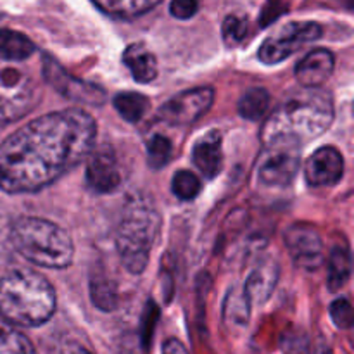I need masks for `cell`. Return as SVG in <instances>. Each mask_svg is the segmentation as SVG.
Instances as JSON below:
<instances>
[{
    "label": "cell",
    "mask_w": 354,
    "mask_h": 354,
    "mask_svg": "<svg viewBox=\"0 0 354 354\" xmlns=\"http://www.w3.org/2000/svg\"><path fill=\"white\" fill-rule=\"evenodd\" d=\"M97 127L82 109L44 114L0 145V189L37 192L90 154Z\"/></svg>",
    "instance_id": "1"
},
{
    "label": "cell",
    "mask_w": 354,
    "mask_h": 354,
    "mask_svg": "<svg viewBox=\"0 0 354 354\" xmlns=\"http://www.w3.org/2000/svg\"><path fill=\"white\" fill-rule=\"evenodd\" d=\"M334 121V102L330 93L313 86L290 95L280 104L263 124V145L277 142L306 144L320 137Z\"/></svg>",
    "instance_id": "2"
},
{
    "label": "cell",
    "mask_w": 354,
    "mask_h": 354,
    "mask_svg": "<svg viewBox=\"0 0 354 354\" xmlns=\"http://www.w3.org/2000/svg\"><path fill=\"white\" fill-rule=\"evenodd\" d=\"M55 311L54 287L37 272L12 266L0 272V318L16 327H40Z\"/></svg>",
    "instance_id": "3"
},
{
    "label": "cell",
    "mask_w": 354,
    "mask_h": 354,
    "mask_svg": "<svg viewBox=\"0 0 354 354\" xmlns=\"http://www.w3.org/2000/svg\"><path fill=\"white\" fill-rule=\"evenodd\" d=\"M10 244L23 258L44 268H66L75 254L68 232L44 218L28 216L14 221Z\"/></svg>",
    "instance_id": "4"
},
{
    "label": "cell",
    "mask_w": 354,
    "mask_h": 354,
    "mask_svg": "<svg viewBox=\"0 0 354 354\" xmlns=\"http://www.w3.org/2000/svg\"><path fill=\"white\" fill-rule=\"evenodd\" d=\"M161 230V216L151 203L133 199L124 206L116 230V248L124 268L140 275Z\"/></svg>",
    "instance_id": "5"
},
{
    "label": "cell",
    "mask_w": 354,
    "mask_h": 354,
    "mask_svg": "<svg viewBox=\"0 0 354 354\" xmlns=\"http://www.w3.org/2000/svg\"><path fill=\"white\" fill-rule=\"evenodd\" d=\"M38 99L33 76L19 62L0 57V127L26 116Z\"/></svg>",
    "instance_id": "6"
},
{
    "label": "cell",
    "mask_w": 354,
    "mask_h": 354,
    "mask_svg": "<svg viewBox=\"0 0 354 354\" xmlns=\"http://www.w3.org/2000/svg\"><path fill=\"white\" fill-rule=\"evenodd\" d=\"M322 33H324L322 26L313 21L286 24L263 41L259 47V61L268 66L279 64L306 44L318 40Z\"/></svg>",
    "instance_id": "7"
},
{
    "label": "cell",
    "mask_w": 354,
    "mask_h": 354,
    "mask_svg": "<svg viewBox=\"0 0 354 354\" xmlns=\"http://www.w3.org/2000/svg\"><path fill=\"white\" fill-rule=\"evenodd\" d=\"M301 161L299 145L292 142H277L265 145L258 161V180L266 187H286L297 175Z\"/></svg>",
    "instance_id": "8"
},
{
    "label": "cell",
    "mask_w": 354,
    "mask_h": 354,
    "mask_svg": "<svg viewBox=\"0 0 354 354\" xmlns=\"http://www.w3.org/2000/svg\"><path fill=\"white\" fill-rule=\"evenodd\" d=\"M41 66H44V76L61 95L66 99L75 100V102L86 104V106H102L106 102V92L99 88L97 85L86 83L83 80L75 78L69 73H66L61 68L57 61L50 55L45 54L41 59Z\"/></svg>",
    "instance_id": "9"
},
{
    "label": "cell",
    "mask_w": 354,
    "mask_h": 354,
    "mask_svg": "<svg viewBox=\"0 0 354 354\" xmlns=\"http://www.w3.org/2000/svg\"><path fill=\"white\" fill-rule=\"evenodd\" d=\"M214 100V90L209 86H201L182 92L165 102L159 109L158 118L168 124H190L199 120L209 111Z\"/></svg>",
    "instance_id": "10"
},
{
    "label": "cell",
    "mask_w": 354,
    "mask_h": 354,
    "mask_svg": "<svg viewBox=\"0 0 354 354\" xmlns=\"http://www.w3.org/2000/svg\"><path fill=\"white\" fill-rule=\"evenodd\" d=\"M283 241L294 265L306 272L320 268L324 263V242L313 227L303 223L292 225L287 228Z\"/></svg>",
    "instance_id": "11"
},
{
    "label": "cell",
    "mask_w": 354,
    "mask_h": 354,
    "mask_svg": "<svg viewBox=\"0 0 354 354\" xmlns=\"http://www.w3.org/2000/svg\"><path fill=\"white\" fill-rule=\"evenodd\" d=\"M85 169L86 185L97 194H111L120 187L121 173L116 154L109 145L90 151Z\"/></svg>",
    "instance_id": "12"
},
{
    "label": "cell",
    "mask_w": 354,
    "mask_h": 354,
    "mask_svg": "<svg viewBox=\"0 0 354 354\" xmlns=\"http://www.w3.org/2000/svg\"><path fill=\"white\" fill-rule=\"evenodd\" d=\"M344 159L335 147H320L310 156L304 175L311 187H330L342 178Z\"/></svg>",
    "instance_id": "13"
},
{
    "label": "cell",
    "mask_w": 354,
    "mask_h": 354,
    "mask_svg": "<svg viewBox=\"0 0 354 354\" xmlns=\"http://www.w3.org/2000/svg\"><path fill=\"white\" fill-rule=\"evenodd\" d=\"M334 55L327 48H317L304 55L296 66V78L304 88L320 86L325 80L330 78L334 71Z\"/></svg>",
    "instance_id": "14"
},
{
    "label": "cell",
    "mask_w": 354,
    "mask_h": 354,
    "mask_svg": "<svg viewBox=\"0 0 354 354\" xmlns=\"http://www.w3.org/2000/svg\"><path fill=\"white\" fill-rule=\"evenodd\" d=\"M279 263L273 258H266L252 270L244 283V294L251 304H263L272 296L279 280Z\"/></svg>",
    "instance_id": "15"
},
{
    "label": "cell",
    "mask_w": 354,
    "mask_h": 354,
    "mask_svg": "<svg viewBox=\"0 0 354 354\" xmlns=\"http://www.w3.org/2000/svg\"><path fill=\"white\" fill-rule=\"evenodd\" d=\"M192 161L196 168L206 178H214L221 171L223 165V147H221L220 131H209L204 138H201L192 151Z\"/></svg>",
    "instance_id": "16"
},
{
    "label": "cell",
    "mask_w": 354,
    "mask_h": 354,
    "mask_svg": "<svg viewBox=\"0 0 354 354\" xmlns=\"http://www.w3.org/2000/svg\"><path fill=\"white\" fill-rule=\"evenodd\" d=\"M123 62L138 83H151L158 76V61L145 45H128L123 52Z\"/></svg>",
    "instance_id": "17"
},
{
    "label": "cell",
    "mask_w": 354,
    "mask_h": 354,
    "mask_svg": "<svg viewBox=\"0 0 354 354\" xmlns=\"http://www.w3.org/2000/svg\"><path fill=\"white\" fill-rule=\"evenodd\" d=\"M37 47L26 35L14 30H0V57L23 62L35 54Z\"/></svg>",
    "instance_id": "18"
},
{
    "label": "cell",
    "mask_w": 354,
    "mask_h": 354,
    "mask_svg": "<svg viewBox=\"0 0 354 354\" xmlns=\"http://www.w3.org/2000/svg\"><path fill=\"white\" fill-rule=\"evenodd\" d=\"M159 2L161 0H93V3L102 12L114 17H123V19L142 16L154 9Z\"/></svg>",
    "instance_id": "19"
},
{
    "label": "cell",
    "mask_w": 354,
    "mask_h": 354,
    "mask_svg": "<svg viewBox=\"0 0 354 354\" xmlns=\"http://www.w3.org/2000/svg\"><path fill=\"white\" fill-rule=\"evenodd\" d=\"M351 277V254L348 249L337 248L332 249L330 258H328V279L327 283L330 290H339L346 286V282Z\"/></svg>",
    "instance_id": "20"
},
{
    "label": "cell",
    "mask_w": 354,
    "mask_h": 354,
    "mask_svg": "<svg viewBox=\"0 0 354 354\" xmlns=\"http://www.w3.org/2000/svg\"><path fill=\"white\" fill-rule=\"evenodd\" d=\"M114 107L128 123H137L149 109V99L138 92H121L114 97Z\"/></svg>",
    "instance_id": "21"
},
{
    "label": "cell",
    "mask_w": 354,
    "mask_h": 354,
    "mask_svg": "<svg viewBox=\"0 0 354 354\" xmlns=\"http://www.w3.org/2000/svg\"><path fill=\"white\" fill-rule=\"evenodd\" d=\"M0 354H38L30 339L0 318Z\"/></svg>",
    "instance_id": "22"
},
{
    "label": "cell",
    "mask_w": 354,
    "mask_h": 354,
    "mask_svg": "<svg viewBox=\"0 0 354 354\" xmlns=\"http://www.w3.org/2000/svg\"><path fill=\"white\" fill-rule=\"evenodd\" d=\"M270 107V93L265 88H249L239 100V114L248 121L261 120Z\"/></svg>",
    "instance_id": "23"
},
{
    "label": "cell",
    "mask_w": 354,
    "mask_h": 354,
    "mask_svg": "<svg viewBox=\"0 0 354 354\" xmlns=\"http://www.w3.org/2000/svg\"><path fill=\"white\" fill-rule=\"evenodd\" d=\"M90 297L100 311H114L118 306L116 287L106 277H93L90 280Z\"/></svg>",
    "instance_id": "24"
},
{
    "label": "cell",
    "mask_w": 354,
    "mask_h": 354,
    "mask_svg": "<svg viewBox=\"0 0 354 354\" xmlns=\"http://www.w3.org/2000/svg\"><path fill=\"white\" fill-rule=\"evenodd\" d=\"M145 154H147V162L151 168L161 169L165 168L173 156V144L168 137L165 135H152L147 142V149H145Z\"/></svg>",
    "instance_id": "25"
},
{
    "label": "cell",
    "mask_w": 354,
    "mask_h": 354,
    "mask_svg": "<svg viewBox=\"0 0 354 354\" xmlns=\"http://www.w3.org/2000/svg\"><path fill=\"white\" fill-rule=\"evenodd\" d=\"M249 311H251V303L245 297L244 290H232L225 303V318L232 325L244 327L249 320Z\"/></svg>",
    "instance_id": "26"
},
{
    "label": "cell",
    "mask_w": 354,
    "mask_h": 354,
    "mask_svg": "<svg viewBox=\"0 0 354 354\" xmlns=\"http://www.w3.org/2000/svg\"><path fill=\"white\" fill-rule=\"evenodd\" d=\"M201 180L189 169H180L171 180V190L180 201H194L201 194Z\"/></svg>",
    "instance_id": "27"
},
{
    "label": "cell",
    "mask_w": 354,
    "mask_h": 354,
    "mask_svg": "<svg viewBox=\"0 0 354 354\" xmlns=\"http://www.w3.org/2000/svg\"><path fill=\"white\" fill-rule=\"evenodd\" d=\"M248 35V19L242 16H228L223 21V38L228 47H237Z\"/></svg>",
    "instance_id": "28"
},
{
    "label": "cell",
    "mask_w": 354,
    "mask_h": 354,
    "mask_svg": "<svg viewBox=\"0 0 354 354\" xmlns=\"http://www.w3.org/2000/svg\"><path fill=\"white\" fill-rule=\"evenodd\" d=\"M330 317L334 324L342 330H348L353 325V306L348 299L341 297V299L334 301L330 306Z\"/></svg>",
    "instance_id": "29"
},
{
    "label": "cell",
    "mask_w": 354,
    "mask_h": 354,
    "mask_svg": "<svg viewBox=\"0 0 354 354\" xmlns=\"http://www.w3.org/2000/svg\"><path fill=\"white\" fill-rule=\"evenodd\" d=\"M48 354H93L88 348L82 344V342L75 341V339L62 337L52 342L48 348Z\"/></svg>",
    "instance_id": "30"
},
{
    "label": "cell",
    "mask_w": 354,
    "mask_h": 354,
    "mask_svg": "<svg viewBox=\"0 0 354 354\" xmlns=\"http://www.w3.org/2000/svg\"><path fill=\"white\" fill-rule=\"evenodd\" d=\"M199 10V2L197 0H171L169 3V12L176 19H190Z\"/></svg>",
    "instance_id": "31"
},
{
    "label": "cell",
    "mask_w": 354,
    "mask_h": 354,
    "mask_svg": "<svg viewBox=\"0 0 354 354\" xmlns=\"http://www.w3.org/2000/svg\"><path fill=\"white\" fill-rule=\"evenodd\" d=\"M156 320H158V308L154 304H149V310H145V320H144V330H142V346L149 348V341L152 337V327H154Z\"/></svg>",
    "instance_id": "32"
},
{
    "label": "cell",
    "mask_w": 354,
    "mask_h": 354,
    "mask_svg": "<svg viewBox=\"0 0 354 354\" xmlns=\"http://www.w3.org/2000/svg\"><path fill=\"white\" fill-rule=\"evenodd\" d=\"M162 354H189V351L178 339H168L162 344Z\"/></svg>",
    "instance_id": "33"
}]
</instances>
